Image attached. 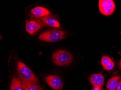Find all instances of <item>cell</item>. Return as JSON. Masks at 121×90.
<instances>
[{"label":"cell","mask_w":121,"mask_h":90,"mask_svg":"<svg viewBox=\"0 0 121 90\" xmlns=\"http://www.w3.org/2000/svg\"><path fill=\"white\" fill-rule=\"evenodd\" d=\"M10 90H25L22 86V81L16 76H13L12 78Z\"/></svg>","instance_id":"8fae6325"},{"label":"cell","mask_w":121,"mask_h":90,"mask_svg":"<svg viewBox=\"0 0 121 90\" xmlns=\"http://www.w3.org/2000/svg\"><path fill=\"white\" fill-rule=\"evenodd\" d=\"M22 81V86L25 90H44L40 86L37 84H29Z\"/></svg>","instance_id":"7c38bea8"},{"label":"cell","mask_w":121,"mask_h":90,"mask_svg":"<svg viewBox=\"0 0 121 90\" xmlns=\"http://www.w3.org/2000/svg\"><path fill=\"white\" fill-rule=\"evenodd\" d=\"M120 78V76H118L109 78L107 84V90H116Z\"/></svg>","instance_id":"30bf717a"},{"label":"cell","mask_w":121,"mask_h":90,"mask_svg":"<svg viewBox=\"0 0 121 90\" xmlns=\"http://www.w3.org/2000/svg\"><path fill=\"white\" fill-rule=\"evenodd\" d=\"M115 63L112 60L110 63H109L106 66L104 67H103L104 69L106 70H108V71H109V70H111L114 67Z\"/></svg>","instance_id":"5bb4252c"},{"label":"cell","mask_w":121,"mask_h":90,"mask_svg":"<svg viewBox=\"0 0 121 90\" xmlns=\"http://www.w3.org/2000/svg\"><path fill=\"white\" fill-rule=\"evenodd\" d=\"M51 14L50 11L42 7L37 6L33 8L30 11V16L35 18H41L44 17Z\"/></svg>","instance_id":"52a82bcc"},{"label":"cell","mask_w":121,"mask_h":90,"mask_svg":"<svg viewBox=\"0 0 121 90\" xmlns=\"http://www.w3.org/2000/svg\"><path fill=\"white\" fill-rule=\"evenodd\" d=\"M89 79L93 86H99L101 88L104 82V76L100 74H92L89 77Z\"/></svg>","instance_id":"ba28073f"},{"label":"cell","mask_w":121,"mask_h":90,"mask_svg":"<svg viewBox=\"0 0 121 90\" xmlns=\"http://www.w3.org/2000/svg\"><path fill=\"white\" fill-rule=\"evenodd\" d=\"M99 8L102 14L106 16L112 15L115 9V4L112 0H99Z\"/></svg>","instance_id":"277c9868"},{"label":"cell","mask_w":121,"mask_h":90,"mask_svg":"<svg viewBox=\"0 0 121 90\" xmlns=\"http://www.w3.org/2000/svg\"><path fill=\"white\" fill-rule=\"evenodd\" d=\"M116 90H121V78H120L119 82L117 84Z\"/></svg>","instance_id":"9a60e30c"},{"label":"cell","mask_w":121,"mask_h":90,"mask_svg":"<svg viewBox=\"0 0 121 90\" xmlns=\"http://www.w3.org/2000/svg\"><path fill=\"white\" fill-rule=\"evenodd\" d=\"M45 79L48 84L54 90H60L63 88V82L58 76L50 75L45 77Z\"/></svg>","instance_id":"8992f818"},{"label":"cell","mask_w":121,"mask_h":90,"mask_svg":"<svg viewBox=\"0 0 121 90\" xmlns=\"http://www.w3.org/2000/svg\"><path fill=\"white\" fill-rule=\"evenodd\" d=\"M66 37L65 33L59 30H49L43 32L38 36L40 40L49 42H58Z\"/></svg>","instance_id":"3957f363"},{"label":"cell","mask_w":121,"mask_h":90,"mask_svg":"<svg viewBox=\"0 0 121 90\" xmlns=\"http://www.w3.org/2000/svg\"><path fill=\"white\" fill-rule=\"evenodd\" d=\"M45 25L39 19H30L26 22V29L27 32L31 35L45 27Z\"/></svg>","instance_id":"5b68a950"},{"label":"cell","mask_w":121,"mask_h":90,"mask_svg":"<svg viewBox=\"0 0 121 90\" xmlns=\"http://www.w3.org/2000/svg\"><path fill=\"white\" fill-rule=\"evenodd\" d=\"M92 90H102V88L99 86H94Z\"/></svg>","instance_id":"2e32d148"},{"label":"cell","mask_w":121,"mask_h":90,"mask_svg":"<svg viewBox=\"0 0 121 90\" xmlns=\"http://www.w3.org/2000/svg\"><path fill=\"white\" fill-rule=\"evenodd\" d=\"M40 19L45 25L58 28H60L59 22L52 16L49 15Z\"/></svg>","instance_id":"9c48e42d"},{"label":"cell","mask_w":121,"mask_h":90,"mask_svg":"<svg viewBox=\"0 0 121 90\" xmlns=\"http://www.w3.org/2000/svg\"><path fill=\"white\" fill-rule=\"evenodd\" d=\"M71 54L64 50H59L54 52L52 59L54 64L58 66H66L69 65L73 60Z\"/></svg>","instance_id":"7a4b0ae2"},{"label":"cell","mask_w":121,"mask_h":90,"mask_svg":"<svg viewBox=\"0 0 121 90\" xmlns=\"http://www.w3.org/2000/svg\"><path fill=\"white\" fill-rule=\"evenodd\" d=\"M112 61V60L111 59L109 58L108 56H106V55L103 56L101 59V63L103 67H104L106 66L110 63Z\"/></svg>","instance_id":"4fadbf2b"},{"label":"cell","mask_w":121,"mask_h":90,"mask_svg":"<svg viewBox=\"0 0 121 90\" xmlns=\"http://www.w3.org/2000/svg\"><path fill=\"white\" fill-rule=\"evenodd\" d=\"M17 72L21 81L29 84H40L39 81L32 71L20 61L17 63Z\"/></svg>","instance_id":"6da1fadb"},{"label":"cell","mask_w":121,"mask_h":90,"mask_svg":"<svg viewBox=\"0 0 121 90\" xmlns=\"http://www.w3.org/2000/svg\"><path fill=\"white\" fill-rule=\"evenodd\" d=\"M119 66L120 67V68L121 69V60H120V62Z\"/></svg>","instance_id":"e0dca14e"}]
</instances>
